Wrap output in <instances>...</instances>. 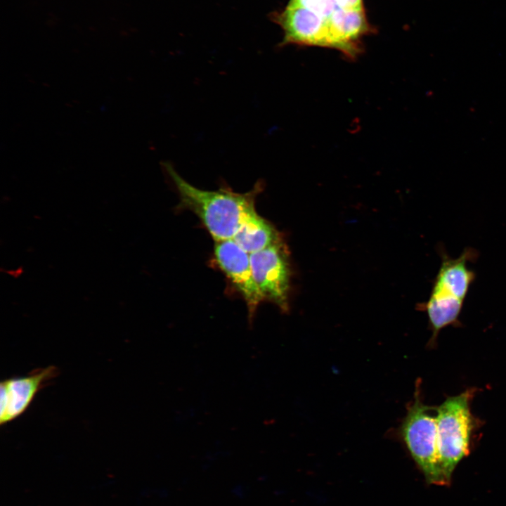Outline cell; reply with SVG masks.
<instances>
[{
	"instance_id": "4",
	"label": "cell",
	"mask_w": 506,
	"mask_h": 506,
	"mask_svg": "<svg viewBox=\"0 0 506 506\" xmlns=\"http://www.w3.org/2000/svg\"><path fill=\"white\" fill-rule=\"evenodd\" d=\"M255 283L264 301L276 305L283 312L289 310L291 267L283 239L249 254Z\"/></svg>"
},
{
	"instance_id": "7",
	"label": "cell",
	"mask_w": 506,
	"mask_h": 506,
	"mask_svg": "<svg viewBox=\"0 0 506 506\" xmlns=\"http://www.w3.org/2000/svg\"><path fill=\"white\" fill-rule=\"evenodd\" d=\"M273 18L284 32L282 45L333 46L327 18L304 8L288 6Z\"/></svg>"
},
{
	"instance_id": "1",
	"label": "cell",
	"mask_w": 506,
	"mask_h": 506,
	"mask_svg": "<svg viewBox=\"0 0 506 506\" xmlns=\"http://www.w3.org/2000/svg\"><path fill=\"white\" fill-rule=\"evenodd\" d=\"M163 166L179 195L181 206L198 216L215 242L233 239L244 222L257 212L256 198L264 189L261 181L242 193L227 187L205 190L187 182L170 163Z\"/></svg>"
},
{
	"instance_id": "5",
	"label": "cell",
	"mask_w": 506,
	"mask_h": 506,
	"mask_svg": "<svg viewBox=\"0 0 506 506\" xmlns=\"http://www.w3.org/2000/svg\"><path fill=\"white\" fill-rule=\"evenodd\" d=\"M215 260L246 303L249 325L264 301L254 279L249 254L233 239L215 242Z\"/></svg>"
},
{
	"instance_id": "6",
	"label": "cell",
	"mask_w": 506,
	"mask_h": 506,
	"mask_svg": "<svg viewBox=\"0 0 506 506\" xmlns=\"http://www.w3.org/2000/svg\"><path fill=\"white\" fill-rule=\"evenodd\" d=\"M59 370L54 365L38 368L22 377H15L1 382L0 424H5L23 414L37 394L58 376Z\"/></svg>"
},
{
	"instance_id": "3",
	"label": "cell",
	"mask_w": 506,
	"mask_h": 506,
	"mask_svg": "<svg viewBox=\"0 0 506 506\" xmlns=\"http://www.w3.org/2000/svg\"><path fill=\"white\" fill-rule=\"evenodd\" d=\"M408 409L400 434L413 460L430 484L447 486L439 458L436 408L427 406L419 397Z\"/></svg>"
},
{
	"instance_id": "9",
	"label": "cell",
	"mask_w": 506,
	"mask_h": 506,
	"mask_svg": "<svg viewBox=\"0 0 506 506\" xmlns=\"http://www.w3.org/2000/svg\"><path fill=\"white\" fill-rule=\"evenodd\" d=\"M281 238L273 225L255 212L244 222L233 239L247 252L252 254Z\"/></svg>"
},
{
	"instance_id": "8",
	"label": "cell",
	"mask_w": 506,
	"mask_h": 506,
	"mask_svg": "<svg viewBox=\"0 0 506 506\" xmlns=\"http://www.w3.org/2000/svg\"><path fill=\"white\" fill-rule=\"evenodd\" d=\"M473 252L466 249L459 257L443 256L442 262L434 283V289L448 292L465 300L475 275L467 267Z\"/></svg>"
},
{
	"instance_id": "11",
	"label": "cell",
	"mask_w": 506,
	"mask_h": 506,
	"mask_svg": "<svg viewBox=\"0 0 506 506\" xmlns=\"http://www.w3.org/2000/svg\"><path fill=\"white\" fill-rule=\"evenodd\" d=\"M337 5L342 9H363V0H335Z\"/></svg>"
},
{
	"instance_id": "10",
	"label": "cell",
	"mask_w": 506,
	"mask_h": 506,
	"mask_svg": "<svg viewBox=\"0 0 506 506\" xmlns=\"http://www.w3.org/2000/svg\"><path fill=\"white\" fill-rule=\"evenodd\" d=\"M463 302L464 300L448 292L432 288L429 299L425 304L433 332L432 342L443 328L458 322Z\"/></svg>"
},
{
	"instance_id": "2",
	"label": "cell",
	"mask_w": 506,
	"mask_h": 506,
	"mask_svg": "<svg viewBox=\"0 0 506 506\" xmlns=\"http://www.w3.org/2000/svg\"><path fill=\"white\" fill-rule=\"evenodd\" d=\"M474 390L446 399L436 408L437 442L441 469L447 485L459 463L469 453L476 421L470 410Z\"/></svg>"
}]
</instances>
